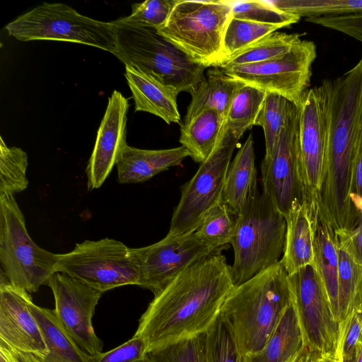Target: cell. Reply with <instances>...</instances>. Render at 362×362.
Returning <instances> with one entry per match:
<instances>
[{
    "instance_id": "6da1fadb",
    "label": "cell",
    "mask_w": 362,
    "mask_h": 362,
    "mask_svg": "<svg viewBox=\"0 0 362 362\" xmlns=\"http://www.w3.org/2000/svg\"><path fill=\"white\" fill-rule=\"evenodd\" d=\"M231 265L221 252L211 254L181 272L154 296L134 336L147 352L205 333L220 315L234 288Z\"/></svg>"
},
{
    "instance_id": "7a4b0ae2",
    "label": "cell",
    "mask_w": 362,
    "mask_h": 362,
    "mask_svg": "<svg viewBox=\"0 0 362 362\" xmlns=\"http://www.w3.org/2000/svg\"><path fill=\"white\" fill-rule=\"evenodd\" d=\"M332 83L329 148L317 203L322 215L340 220L354 209L351 188L355 145L362 125V56Z\"/></svg>"
},
{
    "instance_id": "3957f363",
    "label": "cell",
    "mask_w": 362,
    "mask_h": 362,
    "mask_svg": "<svg viewBox=\"0 0 362 362\" xmlns=\"http://www.w3.org/2000/svg\"><path fill=\"white\" fill-rule=\"evenodd\" d=\"M292 303L288 274L280 262L234 286L220 317L241 357L261 351Z\"/></svg>"
},
{
    "instance_id": "277c9868",
    "label": "cell",
    "mask_w": 362,
    "mask_h": 362,
    "mask_svg": "<svg viewBox=\"0 0 362 362\" xmlns=\"http://www.w3.org/2000/svg\"><path fill=\"white\" fill-rule=\"evenodd\" d=\"M286 233L285 217L256 184L238 214L230 243L234 253L231 269L235 286L280 261Z\"/></svg>"
},
{
    "instance_id": "5b68a950",
    "label": "cell",
    "mask_w": 362,
    "mask_h": 362,
    "mask_svg": "<svg viewBox=\"0 0 362 362\" xmlns=\"http://www.w3.org/2000/svg\"><path fill=\"white\" fill-rule=\"evenodd\" d=\"M115 25V56L125 66L148 74L177 94H190L205 77V66L160 35L156 28L133 25L119 19Z\"/></svg>"
},
{
    "instance_id": "8992f818",
    "label": "cell",
    "mask_w": 362,
    "mask_h": 362,
    "mask_svg": "<svg viewBox=\"0 0 362 362\" xmlns=\"http://www.w3.org/2000/svg\"><path fill=\"white\" fill-rule=\"evenodd\" d=\"M232 17L229 1L177 0L165 22L156 28L194 62L220 68L226 61L223 39Z\"/></svg>"
},
{
    "instance_id": "52a82bcc",
    "label": "cell",
    "mask_w": 362,
    "mask_h": 362,
    "mask_svg": "<svg viewBox=\"0 0 362 362\" xmlns=\"http://www.w3.org/2000/svg\"><path fill=\"white\" fill-rule=\"evenodd\" d=\"M57 260L58 254L31 239L14 196L0 197L1 276L29 293L37 292L57 272Z\"/></svg>"
},
{
    "instance_id": "ba28073f",
    "label": "cell",
    "mask_w": 362,
    "mask_h": 362,
    "mask_svg": "<svg viewBox=\"0 0 362 362\" xmlns=\"http://www.w3.org/2000/svg\"><path fill=\"white\" fill-rule=\"evenodd\" d=\"M20 41L71 42L116 52L115 25L82 15L62 3L44 2L5 27Z\"/></svg>"
},
{
    "instance_id": "9c48e42d",
    "label": "cell",
    "mask_w": 362,
    "mask_h": 362,
    "mask_svg": "<svg viewBox=\"0 0 362 362\" xmlns=\"http://www.w3.org/2000/svg\"><path fill=\"white\" fill-rule=\"evenodd\" d=\"M332 88V81L324 80L310 88L298 106V163L303 200L316 210L329 148Z\"/></svg>"
},
{
    "instance_id": "30bf717a",
    "label": "cell",
    "mask_w": 362,
    "mask_h": 362,
    "mask_svg": "<svg viewBox=\"0 0 362 362\" xmlns=\"http://www.w3.org/2000/svg\"><path fill=\"white\" fill-rule=\"evenodd\" d=\"M56 272L65 274L102 293L127 285H139V272L131 248L119 240H85L58 254Z\"/></svg>"
},
{
    "instance_id": "8fae6325",
    "label": "cell",
    "mask_w": 362,
    "mask_h": 362,
    "mask_svg": "<svg viewBox=\"0 0 362 362\" xmlns=\"http://www.w3.org/2000/svg\"><path fill=\"white\" fill-rule=\"evenodd\" d=\"M316 57L314 42L301 40L276 58L220 69L235 81L281 95L298 107L310 88Z\"/></svg>"
},
{
    "instance_id": "7c38bea8",
    "label": "cell",
    "mask_w": 362,
    "mask_h": 362,
    "mask_svg": "<svg viewBox=\"0 0 362 362\" xmlns=\"http://www.w3.org/2000/svg\"><path fill=\"white\" fill-rule=\"evenodd\" d=\"M238 139L228 130L220 144L194 175L181 187L180 202L175 208L168 236L195 232L206 212L219 202L230 159Z\"/></svg>"
},
{
    "instance_id": "4fadbf2b",
    "label": "cell",
    "mask_w": 362,
    "mask_h": 362,
    "mask_svg": "<svg viewBox=\"0 0 362 362\" xmlns=\"http://www.w3.org/2000/svg\"><path fill=\"white\" fill-rule=\"evenodd\" d=\"M288 281L305 344L337 354L340 322L333 314L315 263L288 275Z\"/></svg>"
},
{
    "instance_id": "5bb4252c",
    "label": "cell",
    "mask_w": 362,
    "mask_h": 362,
    "mask_svg": "<svg viewBox=\"0 0 362 362\" xmlns=\"http://www.w3.org/2000/svg\"><path fill=\"white\" fill-rule=\"evenodd\" d=\"M223 248L202 240L196 232L168 236L152 245L131 248L139 272V286L154 296L194 262Z\"/></svg>"
},
{
    "instance_id": "9a60e30c",
    "label": "cell",
    "mask_w": 362,
    "mask_h": 362,
    "mask_svg": "<svg viewBox=\"0 0 362 362\" xmlns=\"http://www.w3.org/2000/svg\"><path fill=\"white\" fill-rule=\"evenodd\" d=\"M30 293L4 277L0 281V343L21 362H41L47 347L32 315Z\"/></svg>"
},
{
    "instance_id": "2e32d148",
    "label": "cell",
    "mask_w": 362,
    "mask_h": 362,
    "mask_svg": "<svg viewBox=\"0 0 362 362\" xmlns=\"http://www.w3.org/2000/svg\"><path fill=\"white\" fill-rule=\"evenodd\" d=\"M57 317L79 347L90 356L102 352L103 342L92 325L95 309L103 293L61 272L49 279Z\"/></svg>"
},
{
    "instance_id": "e0dca14e",
    "label": "cell",
    "mask_w": 362,
    "mask_h": 362,
    "mask_svg": "<svg viewBox=\"0 0 362 362\" xmlns=\"http://www.w3.org/2000/svg\"><path fill=\"white\" fill-rule=\"evenodd\" d=\"M298 107L282 129L272 154L264 158L262 166L263 192L284 217L297 203L303 192L298 163Z\"/></svg>"
},
{
    "instance_id": "ac0fdd59",
    "label": "cell",
    "mask_w": 362,
    "mask_h": 362,
    "mask_svg": "<svg viewBox=\"0 0 362 362\" xmlns=\"http://www.w3.org/2000/svg\"><path fill=\"white\" fill-rule=\"evenodd\" d=\"M129 101L115 90L108 98L86 167L87 187L99 188L111 173L125 146Z\"/></svg>"
},
{
    "instance_id": "d6986e66",
    "label": "cell",
    "mask_w": 362,
    "mask_h": 362,
    "mask_svg": "<svg viewBox=\"0 0 362 362\" xmlns=\"http://www.w3.org/2000/svg\"><path fill=\"white\" fill-rule=\"evenodd\" d=\"M286 233L280 263L288 275L315 263L317 212L305 201L293 206L285 216Z\"/></svg>"
},
{
    "instance_id": "ffe728a7",
    "label": "cell",
    "mask_w": 362,
    "mask_h": 362,
    "mask_svg": "<svg viewBox=\"0 0 362 362\" xmlns=\"http://www.w3.org/2000/svg\"><path fill=\"white\" fill-rule=\"evenodd\" d=\"M188 156V151L182 146L146 150L127 144L116 163L117 180L121 184L145 182L170 167L179 165Z\"/></svg>"
},
{
    "instance_id": "44dd1931",
    "label": "cell",
    "mask_w": 362,
    "mask_h": 362,
    "mask_svg": "<svg viewBox=\"0 0 362 362\" xmlns=\"http://www.w3.org/2000/svg\"><path fill=\"white\" fill-rule=\"evenodd\" d=\"M124 76L132 92L135 111L158 116L168 124L180 122L177 104L178 94L175 91L132 66H125Z\"/></svg>"
},
{
    "instance_id": "7402d4cb",
    "label": "cell",
    "mask_w": 362,
    "mask_h": 362,
    "mask_svg": "<svg viewBox=\"0 0 362 362\" xmlns=\"http://www.w3.org/2000/svg\"><path fill=\"white\" fill-rule=\"evenodd\" d=\"M227 132L226 119L212 109L202 110L180 127L179 141L195 162H204Z\"/></svg>"
},
{
    "instance_id": "603a6c76",
    "label": "cell",
    "mask_w": 362,
    "mask_h": 362,
    "mask_svg": "<svg viewBox=\"0 0 362 362\" xmlns=\"http://www.w3.org/2000/svg\"><path fill=\"white\" fill-rule=\"evenodd\" d=\"M243 83L227 76L220 68L207 71L206 78L191 93L184 123L206 109L217 111L226 119L232 100Z\"/></svg>"
},
{
    "instance_id": "cb8c5ba5",
    "label": "cell",
    "mask_w": 362,
    "mask_h": 362,
    "mask_svg": "<svg viewBox=\"0 0 362 362\" xmlns=\"http://www.w3.org/2000/svg\"><path fill=\"white\" fill-rule=\"evenodd\" d=\"M304 345L303 332L292 300L264 347L257 353L241 357V362H286Z\"/></svg>"
},
{
    "instance_id": "d4e9b609",
    "label": "cell",
    "mask_w": 362,
    "mask_h": 362,
    "mask_svg": "<svg viewBox=\"0 0 362 362\" xmlns=\"http://www.w3.org/2000/svg\"><path fill=\"white\" fill-rule=\"evenodd\" d=\"M30 310L42 332L47 353L41 362H91L65 329L54 310L39 307L31 302Z\"/></svg>"
},
{
    "instance_id": "484cf974",
    "label": "cell",
    "mask_w": 362,
    "mask_h": 362,
    "mask_svg": "<svg viewBox=\"0 0 362 362\" xmlns=\"http://www.w3.org/2000/svg\"><path fill=\"white\" fill-rule=\"evenodd\" d=\"M252 134H250L230 162L221 202L238 214L254 185L257 184Z\"/></svg>"
},
{
    "instance_id": "4316f807",
    "label": "cell",
    "mask_w": 362,
    "mask_h": 362,
    "mask_svg": "<svg viewBox=\"0 0 362 362\" xmlns=\"http://www.w3.org/2000/svg\"><path fill=\"white\" fill-rule=\"evenodd\" d=\"M315 265L325 288L332 310L339 322L338 252L334 231L317 219L315 237Z\"/></svg>"
},
{
    "instance_id": "83f0119b",
    "label": "cell",
    "mask_w": 362,
    "mask_h": 362,
    "mask_svg": "<svg viewBox=\"0 0 362 362\" xmlns=\"http://www.w3.org/2000/svg\"><path fill=\"white\" fill-rule=\"evenodd\" d=\"M337 242V241H336ZM339 322L362 307V267L337 245Z\"/></svg>"
},
{
    "instance_id": "f1b7e54d",
    "label": "cell",
    "mask_w": 362,
    "mask_h": 362,
    "mask_svg": "<svg viewBox=\"0 0 362 362\" xmlns=\"http://www.w3.org/2000/svg\"><path fill=\"white\" fill-rule=\"evenodd\" d=\"M267 93L257 88L242 84L230 104L227 118V130L236 139L255 126Z\"/></svg>"
},
{
    "instance_id": "f546056e",
    "label": "cell",
    "mask_w": 362,
    "mask_h": 362,
    "mask_svg": "<svg viewBox=\"0 0 362 362\" xmlns=\"http://www.w3.org/2000/svg\"><path fill=\"white\" fill-rule=\"evenodd\" d=\"M267 2L279 10L305 19L362 13V0H273Z\"/></svg>"
},
{
    "instance_id": "4dcf8cb0",
    "label": "cell",
    "mask_w": 362,
    "mask_h": 362,
    "mask_svg": "<svg viewBox=\"0 0 362 362\" xmlns=\"http://www.w3.org/2000/svg\"><path fill=\"white\" fill-rule=\"evenodd\" d=\"M297 106L281 95L267 93L255 125L262 127L265 139V158L269 157L277 144L282 129Z\"/></svg>"
},
{
    "instance_id": "1f68e13d",
    "label": "cell",
    "mask_w": 362,
    "mask_h": 362,
    "mask_svg": "<svg viewBox=\"0 0 362 362\" xmlns=\"http://www.w3.org/2000/svg\"><path fill=\"white\" fill-rule=\"evenodd\" d=\"M301 40L298 33L274 32L228 59L221 68L259 63L288 52Z\"/></svg>"
},
{
    "instance_id": "d6a6232c",
    "label": "cell",
    "mask_w": 362,
    "mask_h": 362,
    "mask_svg": "<svg viewBox=\"0 0 362 362\" xmlns=\"http://www.w3.org/2000/svg\"><path fill=\"white\" fill-rule=\"evenodd\" d=\"M28 155L21 148L8 146L0 138V197L13 195L26 189Z\"/></svg>"
},
{
    "instance_id": "836d02e7",
    "label": "cell",
    "mask_w": 362,
    "mask_h": 362,
    "mask_svg": "<svg viewBox=\"0 0 362 362\" xmlns=\"http://www.w3.org/2000/svg\"><path fill=\"white\" fill-rule=\"evenodd\" d=\"M237 218L238 214L220 201L206 212L195 232L204 242L225 249L232 239Z\"/></svg>"
},
{
    "instance_id": "e575fe53",
    "label": "cell",
    "mask_w": 362,
    "mask_h": 362,
    "mask_svg": "<svg viewBox=\"0 0 362 362\" xmlns=\"http://www.w3.org/2000/svg\"><path fill=\"white\" fill-rule=\"evenodd\" d=\"M282 28L284 26L280 25L264 24L232 17L223 39V51L226 61Z\"/></svg>"
},
{
    "instance_id": "d590c367",
    "label": "cell",
    "mask_w": 362,
    "mask_h": 362,
    "mask_svg": "<svg viewBox=\"0 0 362 362\" xmlns=\"http://www.w3.org/2000/svg\"><path fill=\"white\" fill-rule=\"evenodd\" d=\"M205 333L150 350L146 362H207Z\"/></svg>"
},
{
    "instance_id": "8d00e7d4",
    "label": "cell",
    "mask_w": 362,
    "mask_h": 362,
    "mask_svg": "<svg viewBox=\"0 0 362 362\" xmlns=\"http://www.w3.org/2000/svg\"><path fill=\"white\" fill-rule=\"evenodd\" d=\"M233 18L264 24L287 27L298 23L300 18L288 13L263 1H229Z\"/></svg>"
},
{
    "instance_id": "74e56055",
    "label": "cell",
    "mask_w": 362,
    "mask_h": 362,
    "mask_svg": "<svg viewBox=\"0 0 362 362\" xmlns=\"http://www.w3.org/2000/svg\"><path fill=\"white\" fill-rule=\"evenodd\" d=\"M205 334L207 362H241L233 338L220 315Z\"/></svg>"
},
{
    "instance_id": "f35d334b",
    "label": "cell",
    "mask_w": 362,
    "mask_h": 362,
    "mask_svg": "<svg viewBox=\"0 0 362 362\" xmlns=\"http://www.w3.org/2000/svg\"><path fill=\"white\" fill-rule=\"evenodd\" d=\"M177 0H147L133 4L128 16L119 18L127 24L157 28L165 22Z\"/></svg>"
},
{
    "instance_id": "ab89813d",
    "label": "cell",
    "mask_w": 362,
    "mask_h": 362,
    "mask_svg": "<svg viewBox=\"0 0 362 362\" xmlns=\"http://www.w3.org/2000/svg\"><path fill=\"white\" fill-rule=\"evenodd\" d=\"M362 337V307L340 323L337 356L339 362H354Z\"/></svg>"
},
{
    "instance_id": "60d3db41",
    "label": "cell",
    "mask_w": 362,
    "mask_h": 362,
    "mask_svg": "<svg viewBox=\"0 0 362 362\" xmlns=\"http://www.w3.org/2000/svg\"><path fill=\"white\" fill-rule=\"evenodd\" d=\"M146 342L141 337L134 335L117 348L91 356V362H146Z\"/></svg>"
},
{
    "instance_id": "b9f144b4",
    "label": "cell",
    "mask_w": 362,
    "mask_h": 362,
    "mask_svg": "<svg viewBox=\"0 0 362 362\" xmlns=\"http://www.w3.org/2000/svg\"><path fill=\"white\" fill-rule=\"evenodd\" d=\"M307 22L342 33L362 43V13L305 19Z\"/></svg>"
},
{
    "instance_id": "7bdbcfd3",
    "label": "cell",
    "mask_w": 362,
    "mask_h": 362,
    "mask_svg": "<svg viewBox=\"0 0 362 362\" xmlns=\"http://www.w3.org/2000/svg\"><path fill=\"white\" fill-rule=\"evenodd\" d=\"M351 179V199L362 221V125L355 145Z\"/></svg>"
},
{
    "instance_id": "ee69618b",
    "label": "cell",
    "mask_w": 362,
    "mask_h": 362,
    "mask_svg": "<svg viewBox=\"0 0 362 362\" xmlns=\"http://www.w3.org/2000/svg\"><path fill=\"white\" fill-rule=\"evenodd\" d=\"M338 245L362 267V221L351 230L334 231Z\"/></svg>"
},
{
    "instance_id": "f6af8a7d",
    "label": "cell",
    "mask_w": 362,
    "mask_h": 362,
    "mask_svg": "<svg viewBox=\"0 0 362 362\" xmlns=\"http://www.w3.org/2000/svg\"><path fill=\"white\" fill-rule=\"evenodd\" d=\"M286 362H339L337 354H325L307 345Z\"/></svg>"
},
{
    "instance_id": "bcb514c9",
    "label": "cell",
    "mask_w": 362,
    "mask_h": 362,
    "mask_svg": "<svg viewBox=\"0 0 362 362\" xmlns=\"http://www.w3.org/2000/svg\"><path fill=\"white\" fill-rule=\"evenodd\" d=\"M0 362H21L11 351L0 343Z\"/></svg>"
},
{
    "instance_id": "7dc6e473",
    "label": "cell",
    "mask_w": 362,
    "mask_h": 362,
    "mask_svg": "<svg viewBox=\"0 0 362 362\" xmlns=\"http://www.w3.org/2000/svg\"><path fill=\"white\" fill-rule=\"evenodd\" d=\"M354 362H362V337L361 339L359 347Z\"/></svg>"
}]
</instances>
